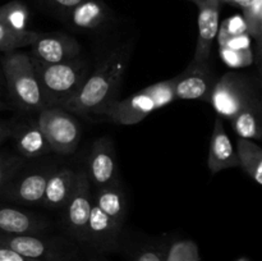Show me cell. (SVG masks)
Instances as JSON below:
<instances>
[{"instance_id": "6da1fadb", "label": "cell", "mask_w": 262, "mask_h": 261, "mask_svg": "<svg viewBox=\"0 0 262 261\" xmlns=\"http://www.w3.org/2000/svg\"><path fill=\"white\" fill-rule=\"evenodd\" d=\"M129 51L128 45H123L107 54L61 109L82 117H96L97 113L117 100L115 96L129 63Z\"/></svg>"}, {"instance_id": "7a4b0ae2", "label": "cell", "mask_w": 262, "mask_h": 261, "mask_svg": "<svg viewBox=\"0 0 262 261\" xmlns=\"http://www.w3.org/2000/svg\"><path fill=\"white\" fill-rule=\"evenodd\" d=\"M32 61L46 106L63 107L78 92L92 71L89 61L81 56L56 64L40 63L33 59Z\"/></svg>"}, {"instance_id": "3957f363", "label": "cell", "mask_w": 262, "mask_h": 261, "mask_svg": "<svg viewBox=\"0 0 262 261\" xmlns=\"http://www.w3.org/2000/svg\"><path fill=\"white\" fill-rule=\"evenodd\" d=\"M174 83L176 77L151 84L127 99L114 100L97 113L96 117L120 125L137 124L151 113L171 104L176 100Z\"/></svg>"}, {"instance_id": "277c9868", "label": "cell", "mask_w": 262, "mask_h": 261, "mask_svg": "<svg viewBox=\"0 0 262 261\" xmlns=\"http://www.w3.org/2000/svg\"><path fill=\"white\" fill-rule=\"evenodd\" d=\"M0 63L5 90L15 107L27 113H38L46 107L30 55L19 51L5 53Z\"/></svg>"}, {"instance_id": "5b68a950", "label": "cell", "mask_w": 262, "mask_h": 261, "mask_svg": "<svg viewBox=\"0 0 262 261\" xmlns=\"http://www.w3.org/2000/svg\"><path fill=\"white\" fill-rule=\"evenodd\" d=\"M260 97V89L250 77L228 72L216 79L210 104L220 118L232 119L241 109Z\"/></svg>"}, {"instance_id": "8992f818", "label": "cell", "mask_w": 262, "mask_h": 261, "mask_svg": "<svg viewBox=\"0 0 262 261\" xmlns=\"http://www.w3.org/2000/svg\"><path fill=\"white\" fill-rule=\"evenodd\" d=\"M37 124L45 135L51 153L69 155L81 140V127L72 113L55 106H46L37 113Z\"/></svg>"}, {"instance_id": "52a82bcc", "label": "cell", "mask_w": 262, "mask_h": 261, "mask_svg": "<svg viewBox=\"0 0 262 261\" xmlns=\"http://www.w3.org/2000/svg\"><path fill=\"white\" fill-rule=\"evenodd\" d=\"M0 243L37 261H81L76 247L45 234L0 235Z\"/></svg>"}, {"instance_id": "ba28073f", "label": "cell", "mask_w": 262, "mask_h": 261, "mask_svg": "<svg viewBox=\"0 0 262 261\" xmlns=\"http://www.w3.org/2000/svg\"><path fill=\"white\" fill-rule=\"evenodd\" d=\"M53 170L54 168L50 165L28 168L27 170L23 166L0 189V200L19 205L41 204Z\"/></svg>"}, {"instance_id": "9c48e42d", "label": "cell", "mask_w": 262, "mask_h": 261, "mask_svg": "<svg viewBox=\"0 0 262 261\" xmlns=\"http://www.w3.org/2000/svg\"><path fill=\"white\" fill-rule=\"evenodd\" d=\"M92 205L91 183L86 170H77L76 184L69 197L64 214V223L77 241L87 243V223Z\"/></svg>"}, {"instance_id": "30bf717a", "label": "cell", "mask_w": 262, "mask_h": 261, "mask_svg": "<svg viewBox=\"0 0 262 261\" xmlns=\"http://www.w3.org/2000/svg\"><path fill=\"white\" fill-rule=\"evenodd\" d=\"M215 78L210 61L197 63L191 60L189 66L176 76L174 96L179 100H200L210 102Z\"/></svg>"}, {"instance_id": "8fae6325", "label": "cell", "mask_w": 262, "mask_h": 261, "mask_svg": "<svg viewBox=\"0 0 262 261\" xmlns=\"http://www.w3.org/2000/svg\"><path fill=\"white\" fill-rule=\"evenodd\" d=\"M81 50V44L66 33H37L31 44V58L40 63L56 64L76 59Z\"/></svg>"}, {"instance_id": "7c38bea8", "label": "cell", "mask_w": 262, "mask_h": 261, "mask_svg": "<svg viewBox=\"0 0 262 261\" xmlns=\"http://www.w3.org/2000/svg\"><path fill=\"white\" fill-rule=\"evenodd\" d=\"M86 173L95 188L118 182L117 156L109 137H100L92 143Z\"/></svg>"}, {"instance_id": "4fadbf2b", "label": "cell", "mask_w": 262, "mask_h": 261, "mask_svg": "<svg viewBox=\"0 0 262 261\" xmlns=\"http://www.w3.org/2000/svg\"><path fill=\"white\" fill-rule=\"evenodd\" d=\"M196 5L199 7V36L192 60L205 63L210 61L212 42L219 32L220 3L201 0Z\"/></svg>"}, {"instance_id": "5bb4252c", "label": "cell", "mask_w": 262, "mask_h": 261, "mask_svg": "<svg viewBox=\"0 0 262 261\" xmlns=\"http://www.w3.org/2000/svg\"><path fill=\"white\" fill-rule=\"evenodd\" d=\"M10 138L14 143L17 155L25 159H36L51 153L45 135L38 127L37 120L13 123Z\"/></svg>"}, {"instance_id": "9a60e30c", "label": "cell", "mask_w": 262, "mask_h": 261, "mask_svg": "<svg viewBox=\"0 0 262 261\" xmlns=\"http://www.w3.org/2000/svg\"><path fill=\"white\" fill-rule=\"evenodd\" d=\"M48 227L42 217L0 202V235L45 234Z\"/></svg>"}, {"instance_id": "2e32d148", "label": "cell", "mask_w": 262, "mask_h": 261, "mask_svg": "<svg viewBox=\"0 0 262 261\" xmlns=\"http://www.w3.org/2000/svg\"><path fill=\"white\" fill-rule=\"evenodd\" d=\"M207 165L212 174L219 173L224 169L239 166L237 153H235L232 141L225 130L223 118H220L219 115L215 119L214 127H212Z\"/></svg>"}, {"instance_id": "e0dca14e", "label": "cell", "mask_w": 262, "mask_h": 261, "mask_svg": "<svg viewBox=\"0 0 262 261\" xmlns=\"http://www.w3.org/2000/svg\"><path fill=\"white\" fill-rule=\"evenodd\" d=\"M122 225L107 216L92 202L87 223V245L97 248H110L115 245Z\"/></svg>"}, {"instance_id": "ac0fdd59", "label": "cell", "mask_w": 262, "mask_h": 261, "mask_svg": "<svg viewBox=\"0 0 262 261\" xmlns=\"http://www.w3.org/2000/svg\"><path fill=\"white\" fill-rule=\"evenodd\" d=\"M77 170L71 168L54 169L46 183L45 192L41 204L51 209L64 207L73 192L76 184Z\"/></svg>"}, {"instance_id": "d6986e66", "label": "cell", "mask_w": 262, "mask_h": 261, "mask_svg": "<svg viewBox=\"0 0 262 261\" xmlns=\"http://www.w3.org/2000/svg\"><path fill=\"white\" fill-rule=\"evenodd\" d=\"M92 202L118 224L123 225L127 215V197L119 182L100 187L92 192Z\"/></svg>"}, {"instance_id": "ffe728a7", "label": "cell", "mask_w": 262, "mask_h": 261, "mask_svg": "<svg viewBox=\"0 0 262 261\" xmlns=\"http://www.w3.org/2000/svg\"><path fill=\"white\" fill-rule=\"evenodd\" d=\"M68 22L78 30H96L109 19V8L100 0H83L67 12Z\"/></svg>"}, {"instance_id": "44dd1931", "label": "cell", "mask_w": 262, "mask_h": 261, "mask_svg": "<svg viewBox=\"0 0 262 261\" xmlns=\"http://www.w3.org/2000/svg\"><path fill=\"white\" fill-rule=\"evenodd\" d=\"M261 97L253 100L230 119L235 133L245 140H261Z\"/></svg>"}, {"instance_id": "7402d4cb", "label": "cell", "mask_w": 262, "mask_h": 261, "mask_svg": "<svg viewBox=\"0 0 262 261\" xmlns=\"http://www.w3.org/2000/svg\"><path fill=\"white\" fill-rule=\"evenodd\" d=\"M237 158L239 166L257 184L262 183V150L252 140L238 138Z\"/></svg>"}, {"instance_id": "603a6c76", "label": "cell", "mask_w": 262, "mask_h": 261, "mask_svg": "<svg viewBox=\"0 0 262 261\" xmlns=\"http://www.w3.org/2000/svg\"><path fill=\"white\" fill-rule=\"evenodd\" d=\"M38 32L35 31H14L0 20V53H12L18 49L31 46Z\"/></svg>"}, {"instance_id": "cb8c5ba5", "label": "cell", "mask_w": 262, "mask_h": 261, "mask_svg": "<svg viewBox=\"0 0 262 261\" xmlns=\"http://www.w3.org/2000/svg\"><path fill=\"white\" fill-rule=\"evenodd\" d=\"M30 12L20 2H9L0 7V20L14 31H27Z\"/></svg>"}, {"instance_id": "d4e9b609", "label": "cell", "mask_w": 262, "mask_h": 261, "mask_svg": "<svg viewBox=\"0 0 262 261\" xmlns=\"http://www.w3.org/2000/svg\"><path fill=\"white\" fill-rule=\"evenodd\" d=\"M242 10V17L246 23L247 33L250 37L255 38L260 48L262 36V0H253L252 4Z\"/></svg>"}, {"instance_id": "484cf974", "label": "cell", "mask_w": 262, "mask_h": 261, "mask_svg": "<svg viewBox=\"0 0 262 261\" xmlns=\"http://www.w3.org/2000/svg\"><path fill=\"white\" fill-rule=\"evenodd\" d=\"M27 165V159L17 154L0 151V189L10 181L18 170Z\"/></svg>"}, {"instance_id": "4316f807", "label": "cell", "mask_w": 262, "mask_h": 261, "mask_svg": "<svg viewBox=\"0 0 262 261\" xmlns=\"http://www.w3.org/2000/svg\"><path fill=\"white\" fill-rule=\"evenodd\" d=\"M165 261H200L199 247L189 240L174 242L168 248Z\"/></svg>"}, {"instance_id": "83f0119b", "label": "cell", "mask_w": 262, "mask_h": 261, "mask_svg": "<svg viewBox=\"0 0 262 261\" xmlns=\"http://www.w3.org/2000/svg\"><path fill=\"white\" fill-rule=\"evenodd\" d=\"M219 54L223 61L233 69L245 68L253 64L252 48L242 49V50H233V49L219 48Z\"/></svg>"}, {"instance_id": "f1b7e54d", "label": "cell", "mask_w": 262, "mask_h": 261, "mask_svg": "<svg viewBox=\"0 0 262 261\" xmlns=\"http://www.w3.org/2000/svg\"><path fill=\"white\" fill-rule=\"evenodd\" d=\"M168 248L165 245L147 246L138 251L133 261H165Z\"/></svg>"}, {"instance_id": "f546056e", "label": "cell", "mask_w": 262, "mask_h": 261, "mask_svg": "<svg viewBox=\"0 0 262 261\" xmlns=\"http://www.w3.org/2000/svg\"><path fill=\"white\" fill-rule=\"evenodd\" d=\"M242 33H247L245 20L242 15H234L224 20L222 27H219L217 36H235L242 35Z\"/></svg>"}, {"instance_id": "4dcf8cb0", "label": "cell", "mask_w": 262, "mask_h": 261, "mask_svg": "<svg viewBox=\"0 0 262 261\" xmlns=\"http://www.w3.org/2000/svg\"><path fill=\"white\" fill-rule=\"evenodd\" d=\"M219 40L220 48L233 49V50H242L251 48V37L248 33L235 36H216Z\"/></svg>"}, {"instance_id": "1f68e13d", "label": "cell", "mask_w": 262, "mask_h": 261, "mask_svg": "<svg viewBox=\"0 0 262 261\" xmlns=\"http://www.w3.org/2000/svg\"><path fill=\"white\" fill-rule=\"evenodd\" d=\"M0 261H37V260L26 257V256L20 255V253L13 251L12 248L7 247V246L0 243Z\"/></svg>"}, {"instance_id": "d6a6232c", "label": "cell", "mask_w": 262, "mask_h": 261, "mask_svg": "<svg viewBox=\"0 0 262 261\" xmlns=\"http://www.w3.org/2000/svg\"><path fill=\"white\" fill-rule=\"evenodd\" d=\"M43 2L48 3L51 7L58 8V9L64 10V12H68V10H71L72 8L78 5L79 3H82L83 0H43Z\"/></svg>"}, {"instance_id": "836d02e7", "label": "cell", "mask_w": 262, "mask_h": 261, "mask_svg": "<svg viewBox=\"0 0 262 261\" xmlns=\"http://www.w3.org/2000/svg\"><path fill=\"white\" fill-rule=\"evenodd\" d=\"M12 133V122H7L4 119H0V146L10 138Z\"/></svg>"}, {"instance_id": "e575fe53", "label": "cell", "mask_w": 262, "mask_h": 261, "mask_svg": "<svg viewBox=\"0 0 262 261\" xmlns=\"http://www.w3.org/2000/svg\"><path fill=\"white\" fill-rule=\"evenodd\" d=\"M230 4L235 5V7H239L242 9L247 8L248 5H251L253 3V0H230Z\"/></svg>"}, {"instance_id": "d590c367", "label": "cell", "mask_w": 262, "mask_h": 261, "mask_svg": "<svg viewBox=\"0 0 262 261\" xmlns=\"http://www.w3.org/2000/svg\"><path fill=\"white\" fill-rule=\"evenodd\" d=\"M5 87L4 83V77H3V71H2V63H0V94H2V90Z\"/></svg>"}, {"instance_id": "8d00e7d4", "label": "cell", "mask_w": 262, "mask_h": 261, "mask_svg": "<svg viewBox=\"0 0 262 261\" xmlns=\"http://www.w3.org/2000/svg\"><path fill=\"white\" fill-rule=\"evenodd\" d=\"M8 107V105L5 104L4 102V100H3V97H2V94H0V112H3V110H5Z\"/></svg>"}, {"instance_id": "74e56055", "label": "cell", "mask_w": 262, "mask_h": 261, "mask_svg": "<svg viewBox=\"0 0 262 261\" xmlns=\"http://www.w3.org/2000/svg\"><path fill=\"white\" fill-rule=\"evenodd\" d=\"M201 2V0H200ZM205 2H212V3H220L222 4V0H205Z\"/></svg>"}, {"instance_id": "f35d334b", "label": "cell", "mask_w": 262, "mask_h": 261, "mask_svg": "<svg viewBox=\"0 0 262 261\" xmlns=\"http://www.w3.org/2000/svg\"><path fill=\"white\" fill-rule=\"evenodd\" d=\"M235 261H250V260H248L247 257H239L238 260H235Z\"/></svg>"}, {"instance_id": "ab89813d", "label": "cell", "mask_w": 262, "mask_h": 261, "mask_svg": "<svg viewBox=\"0 0 262 261\" xmlns=\"http://www.w3.org/2000/svg\"><path fill=\"white\" fill-rule=\"evenodd\" d=\"M191 2H193V3H194V4H197V3H199V2H200V0H191Z\"/></svg>"}, {"instance_id": "60d3db41", "label": "cell", "mask_w": 262, "mask_h": 261, "mask_svg": "<svg viewBox=\"0 0 262 261\" xmlns=\"http://www.w3.org/2000/svg\"><path fill=\"white\" fill-rule=\"evenodd\" d=\"M230 0H222V3H229Z\"/></svg>"}]
</instances>
